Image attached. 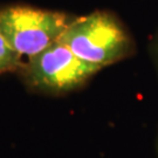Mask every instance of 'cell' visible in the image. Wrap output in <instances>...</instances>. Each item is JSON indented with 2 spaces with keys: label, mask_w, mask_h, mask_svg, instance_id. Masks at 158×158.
<instances>
[{
  "label": "cell",
  "mask_w": 158,
  "mask_h": 158,
  "mask_svg": "<svg viewBox=\"0 0 158 158\" xmlns=\"http://www.w3.org/2000/svg\"><path fill=\"white\" fill-rule=\"evenodd\" d=\"M59 41L81 60L101 70L131 59L137 53L134 34L115 12L108 10L75 17Z\"/></svg>",
  "instance_id": "cell-1"
},
{
  "label": "cell",
  "mask_w": 158,
  "mask_h": 158,
  "mask_svg": "<svg viewBox=\"0 0 158 158\" xmlns=\"http://www.w3.org/2000/svg\"><path fill=\"white\" fill-rule=\"evenodd\" d=\"M100 70L57 40L36 55L23 60L17 73L31 93L63 96L85 88Z\"/></svg>",
  "instance_id": "cell-2"
},
{
  "label": "cell",
  "mask_w": 158,
  "mask_h": 158,
  "mask_svg": "<svg viewBox=\"0 0 158 158\" xmlns=\"http://www.w3.org/2000/svg\"><path fill=\"white\" fill-rule=\"evenodd\" d=\"M74 15L29 5L0 6V33L23 60L36 55L72 23Z\"/></svg>",
  "instance_id": "cell-3"
},
{
  "label": "cell",
  "mask_w": 158,
  "mask_h": 158,
  "mask_svg": "<svg viewBox=\"0 0 158 158\" xmlns=\"http://www.w3.org/2000/svg\"><path fill=\"white\" fill-rule=\"evenodd\" d=\"M23 59L12 48L0 33V75L5 73H17L21 67Z\"/></svg>",
  "instance_id": "cell-4"
},
{
  "label": "cell",
  "mask_w": 158,
  "mask_h": 158,
  "mask_svg": "<svg viewBox=\"0 0 158 158\" xmlns=\"http://www.w3.org/2000/svg\"><path fill=\"white\" fill-rule=\"evenodd\" d=\"M148 51H149V56L152 62V66L157 73L158 76V26L152 36L150 38L149 41V46H148Z\"/></svg>",
  "instance_id": "cell-5"
},
{
  "label": "cell",
  "mask_w": 158,
  "mask_h": 158,
  "mask_svg": "<svg viewBox=\"0 0 158 158\" xmlns=\"http://www.w3.org/2000/svg\"><path fill=\"white\" fill-rule=\"evenodd\" d=\"M155 150H156V155L158 157V129H157V134H156V139H155Z\"/></svg>",
  "instance_id": "cell-6"
}]
</instances>
